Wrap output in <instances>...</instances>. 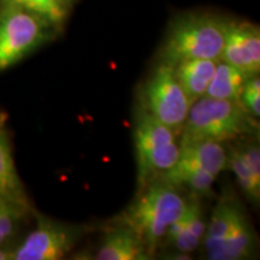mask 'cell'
I'll list each match as a JSON object with an SVG mask.
<instances>
[{"instance_id": "ffe728a7", "label": "cell", "mask_w": 260, "mask_h": 260, "mask_svg": "<svg viewBox=\"0 0 260 260\" xmlns=\"http://www.w3.org/2000/svg\"><path fill=\"white\" fill-rule=\"evenodd\" d=\"M240 102L249 115L259 119L260 117V79L259 75L252 76L247 81L240 96Z\"/></svg>"}, {"instance_id": "ba28073f", "label": "cell", "mask_w": 260, "mask_h": 260, "mask_svg": "<svg viewBox=\"0 0 260 260\" xmlns=\"http://www.w3.org/2000/svg\"><path fill=\"white\" fill-rule=\"evenodd\" d=\"M252 75L260 71V30L249 22H228L220 59Z\"/></svg>"}, {"instance_id": "6da1fadb", "label": "cell", "mask_w": 260, "mask_h": 260, "mask_svg": "<svg viewBox=\"0 0 260 260\" xmlns=\"http://www.w3.org/2000/svg\"><path fill=\"white\" fill-rule=\"evenodd\" d=\"M178 188L161 180L149 182L118 217V223L129 226L151 255L162 246L169 228L186 209L188 199Z\"/></svg>"}, {"instance_id": "3957f363", "label": "cell", "mask_w": 260, "mask_h": 260, "mask_svg": "<svg viewBox=\"0 0 260 260\" xmlns=\"http://www.w3.org/2000/svg\"><path fill=\"white\" fill-rule=\"evenodd\" d=\"M258 132V119L241 102L201 96L191 104L180 144L198 140L223 142Z\"/></svg>"}, {"instance_id": "7c38bea8", "label": "cell", "mask_w": 260, "mask_h": 260, "mask_svg": "<svg viewBox=\"0 0 260 260\" xmlns=\"http://www.w3.org/2000/svg\"><path fill=\"white\" fill-rule=\"evenodd\" d=\"M94 258L98 260H148L152 258L140 237L122 223L111 226Z\"/></svg>"}, {"instance_id": "7a4b0ae2", "label": "cell", "mask_w": 260, "mask_h": 260, "mask_svg": "<svg viewBox=\"0 0 260 260\" xmlns=\"http://www.w3.org/2000/svg\"><path fill=\"white\" fill-rule=\"evenodd\" d=\"M229 19L209 12H189L171 22L159 53V63L175 65L183 60H219Z\"/></svg>"}, {"instance_id": "4fadbf2b", "label": "cell", "mask_w": 260, "mask_h": 260, "mask_svg": "<svg viewBox=\"0 0 260 260\" xmlns=\"http://www.w3.org/2000/svg\"><path fill=\"white\" fill-rule=\"evenodd\" d=\"M203 246L210 260L248 259L255 252V230L246 217L222 240L203 243Z\"/></svg>"}, {"instance_id": "9c48e42d", "label": "cell", "mask_w": 260, "mask_h": 260, "mask_svg": "<svg viewBox=\"0 0 260 260\" xmlns=\"http://www.w3.org/2000/svg\"><path fill=\"white\" fill-rule=\"evenodd\" d=\"M180 157L175 167L157 180H168L182 172L191 170H207L218 176L226 169V149L222 142L211 140H198L180 144Z\"/></svg>"}, {"instance_id": "e0dca14e", "label": "cell", "mask_w": 260, "mask_h": 260, "mask_svg": "<svg viewBox=\"0 0 260 260\" xmlns=\"http://www.w3.org/2000/svg\"><path fill=\"white\" fill-rule=\"evenodd\" d=\"M246 217V212L239 201L233 198H223L214 207L210 220L206 223L203 243L222 240Z\"/></svg>"}, {"instance_id": "30bf717a", "label": "cell", "mask_w": 260, "mask_h": 260, "mask_svg": "<svg viewBox=\"0 0 260 260\" xmlns=\"http://www.w3.org/2000/svg\"><path fill=\"white\" fill-rule=\"evenodd\" d=\"M206 223L198 197L188 199L180 218L169 228L161 247H171L181 253L194 252L203 243Z\"/></svg>"}, {"instance_id": "44dd1931", "label": "cell", "mask_w": 260, "mask_h": 260, "mask_svg": "<svg viewBox=\"0 0 260 260\" xmlns=\"http://www.w3.org/2000/svg\"><path fill=\"white\" fill-rule=\"evenodd\" d=\"M15 249L8 245V241L0 243V260H14Z\"/></svg>"}, {"instance_id": "2e32d148", "label": "cell", "mask_w": 260, "mask_h": 260, "mask_svg": "<svg viewBox=\"0 0 260 260\" xmlns=\"http://www.w3.org/2000/svg\"><path fill=\"white\" fill-rule=\"evenodd\" d=\"M251 77L252 75L237 69L225 61L218 60L205 95L214 99L240 102L243 87Z\"/></svg>"}, {"instance_id": "9a60e30c", "label": "cell", "mask_w": 260, "mask_h": 260, "mask_svg": "<svg viewBox=\"0 0 260 260\" xmlns=\"http://www.w3.org/2000/svg\"><path fill=\"white\" fill-rule=\"evenodd\" d=\"M217 61L218 60L190 59L181 61L174 67L175 76L190 104L205 95Z\"/></svg>"}, {"instance_id": "8992f818", "label": "cell", "mask_w": 260, "mask_h": 260, "mask_svg": "<svg viewBox=\"0 0 260 260\" xmlns=\"http://www.w3.org/2000/svg\"><path fill=\"white\" fill-rule=\"evenodd\" d=\"M191 104L175 76L174 68L159 63L142 84L140 107L181 134Z\"/></svg>"}, {"instance_id": "d6986e66", "label": "cell", "mask_w": 260, "mask_h": 260, "mask_svg": "<svg viewBox=\"0 0 260 260\" xmlns=\"http://www.w3.org/2000/svg\"><path fill=\"white\" fill-rule=\"evenodd\" d=\"M29 212L31 211L0 197V243L11 239L19 222Z\"/></svg>"}, {"instance_id": "8fae6325", "label": "cell", "mask_w": 260, "mask_h": 260, "mask_svg": "<svg viewBox=\"0 0 260 260\" xmlns=\"http://www.w3.org/2000/svg\"><path fill=\"white\" fill-rule=\"evenodd\" d=\"M228 165L236 176L237 183L253 205L260 201V149L258 142L251 141L226 151Z\"/></svg>"}, {"instance_id": "277c9868", "label": "cell", "mask_w": 260, "mask_h": 260, "mask_svg": "<svg viewBox=\"0 0 260 260\" xmlns=\"http://www.w3.org/2000/svg\"><path fill=\"white\" fill-rule=\"evenodd\" d=\"M134 142L138 165V190L175 167L180 157L178 134L154 117L138 110Z\"/></svg>"}, {"instance_id": "52a82bcc", "label": "cell", "mask_w": 260, "mask_h": 260, "mask_svg": "<svg viewBox=\"0 0 260 260\" xmlns=\"http://www.w3.org/2000/svg\"><path fill=\"white\" fill-rule=\"evenodd\" d=\"M87 226L74 225L38 216L37 226L15 249L14 260L63 259L79 245Z\"/></svg>"}, {"instance_id": "5bb4252c", "label": "cell", "mask_w": 260, "mask_h": 260, "mask_svg": "<svg viewBox=\"0 0 260 260\" xmlns=\"http://www.w3.org/2000/svg\"><path fill=\"white\" fill-rule=\"evenodd\" d=\"M0 197L31 211L30 201L15 165L8 133L0 126Z\"/></svg>"}, {"instance_id": "5b68a950", "label": "cell", "mask_w": 260, "mask_h": 260, "mask_svg": "<svg viewBox=\"0 0 260 260\" xmlns=\"http://www.w3.org/2000/svg\"><path fill=\"white\" fill-rule=\"evenodd\" d=\"M46 19L15 5H0V73L24 59L52 38Z\"/></svg>"}, {"instance_id": "ac0fdd59", "label": "cell", "mask_w": 260, "mask_h": 260, "mask_svg": "<svg viewBox=\"0 0 260 260\" xmlns=\"http://www.w3.org/2000/svg\"><path fill=\"white\" fill-rule=\"evenodd\" d=\"M73 0H0V5H15L34 12L58 29L69 15Z\"/></svg>"}]
</instances>
